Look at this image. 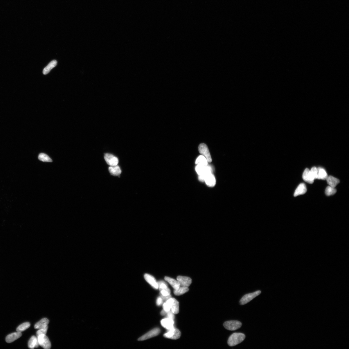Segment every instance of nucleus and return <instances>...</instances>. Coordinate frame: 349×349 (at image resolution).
<instances>
[{
	"mask_svg": "<svg viewBox=\"0 0 349 349\" xmlns=\"http://www.w3.org/2000/svg\"><path fill=\"white\" fill-rule=\"evenodd\" d=\"M261 293L260 290L257 291L255 292L245 294L243 296L240 301V304L243 305L247 304L255 297L258 296Z\"/></svg>",
	"mask_w": 349,
	"mask_h": 349,
	"instance_id": "obj_4",
	"label": "nucleus"
},
{
	"mask_svg": "<svg viewBox=\"0 0 349 349\" xmlns=\"http://www.w3.org/2000/svg\"><path fill=\"white\" fill-rule=\"evenodd\" d=\"M188 290L189 289L188 287H182L180 286L179 288L177 289L174 290V294L176 296H179L188 292Z\"/></svg>",
	"mask_w": 349,
	"mask_h": 349,
	"instance_id": "obj_25",
	"label": "nucleus"
},
{
	"mask_svg": "<svg viewBox=\"0 0 349 349\" xmlns=\"http://www.w3.org/2000/svg\"><path fill=\"white\" fill-rule=\"evenodd\" d=\"M161 332L160 329L156 328L148 332L144 335L140 337L138 339V341H144V340L152 338V337L158 336Z\"/></svg>",
	"mask_w": 349,
	"mask_h": 349,
	"instance_id": "obj_10",
	"label": "nucleus"
},
{
	"mask_svg": "<svg viewBox=\"0 0 349 349\" xmlns=\"http://www.w3.org/2000/svg\"><path fill=\"white\" fill-rule=\"evenodd\" d=\"M38 159L40 161L44 162H52V160L47 154L41 153L39 154Z\"/></svg>",
	"mask_w": 349,
	"mask_h": 349,
	"instance_id": "obj_27",
	"label": "nucleus"
},
{
	"mask_svg": "<svg viewBox=\"0 0 349 349\" xmlns=\"http://www.w3.org/2000/svg\"><path fill=\"white\" fill-rule=\"evenodd\" d=\"M168 330L167 332L164 334V337L165 338L176 340L179 339L181 337V333L178 329L174 327Z\"/></svg>",
	"mask_w": 349,
	"mask_h": 349,
	"instance_id": "obj_6",
	"label": "nucleus"
},
{
	"mask_svg": "<svg viewBox=\"0 0 349 349\" xmlns=\"http://www.w3.org/2000/svg\"><path fill=\"white\" fill-rule=\"evenodd\" d=\"M144 278L146 281L153 288L156 289H159L158 283L153 276L150 274H145L144 275Z\"/></svg>",
	"mask_w": 349,
	"mask_h": 349,
	"instance_id": "obj_14",
	"label": "nucleus"
},
{
	"mask_svg": "<svg viewBox=\"0 0 349 349\" xmlns=\"http://www.w3.org/2000/svg\"><path fill=\"white\" fill-rule=\"evenodd\" d=\"M199 179L200 181H205L209 187H213L215 185L216 179L212 173L208 174L202 178H199Z\"/></svg>",
	"mask_w": 349,
	"mask_h": 349,
	"instance_id": "obj_9",
	"label": "nucleus"
},
{
	"mask_svg": "<svg viewBox=\"0 0 349 349\" xmlns=\"http://www.w3.org/2000/svg\"><path fill=\"white\" fill-rule=\"evenodd\" d=\"M310 172L314 180L317 179L318 177V170L316 167H313L310 170Z\"/></svg>",
	"mask_w": 349,
	"mask_h": 349,
	"instance_id": "obj_30",
	"label": "nucleus"
},
{
	"mask_svg": "<svg viewBox=\"0 0 349 349\" xmlns=\"http://www.w3.org/2000/svg\"><path fill=\"white\" fill-rule=\"evenodd\" d=\"M245 338V336L244 334L234 333L229 337L228 340V345L230 347L236 346L243 341Z\"/></svg>",
	"mask_w": 349,
	"mask_h": 349,
	"instance_id": "obj_1",
	"label": "nucleus"
},
{
	"mask_svg": "<svg viewBox=\"0 0 349 349\" xmlns=\"http://www.w3.org/2000/svg\"><path fill=\"white\" fill-rule=\"evenodd\" d=\"M22 336L21 332H17L11 333L8 335L6 339V340L8 343H12L20 337Z\"/></svg>",
	"mask_w": 349,
	"mask_h": 349,
	"instance_id": "obj_16",
	"label": "nucleus"
},
{
	"mask_svg": "<svg viewBox=\"0 0 349 349\" xmlns=\"http://www.w3.org/2000/svg\"><path fill=\"white\" fill-rule=\"evenodd\" d=\"M318 170V177L317 179L326 180L328 177V175L326 171L323 168H317Z\"/></svg>",
	"mask_w": 349,
	"mask_h": 349,
	"instance_id": "obj_24",
	"label": "nucleus"
},
{
	"mask_svg": "<svg viewBox=\"0 0 349 349\" xmlns=\"http://www.w3.org/2000/svg\"><path fill=\"white\" fill-rule=\"evenodd\" d=\"M108 169L110 173L114 176H119L122 172L120 168L118 165L110 166Z\"/></svg>",
	"mask_w": 349,
	"mask_h": 349,
	"instance_id": "obj_19",
	"label": "nucleus"
},
{
	"mask_svg": "<svg viewBox=\"0 0 349 349\" xmlns=\"http://www.w3.org/2000/svg\"><path fill=\"white\" fill-rule=\"evenodd\" d=\"M303 178L305 182L310 184H312L314 179L308 168L305 169L303 174Z\"/></svg>",
	"mask_w": 349,
	"mask_h": 349,
	"instance_id": "obj_15",
	"label": "nucleus"
},
{
	"mask_svg": "<svg viewBox=\"0 0 349 349\" xmlns=\"http://www.w3.org/2000/svg\"><path fill=\"white\" fill-rule=\"evenodd\" d=\"M160 295H161V296H160L161 297L163 300L165 301H167L168 299L171 298V296L170 294L168 296H163L161 295V294H160Z\"/></svg>",
	"mask_w": 349,
	"mask_h": 349,
	"instance_id": "obj_36",
	"label": "nucleus"
},
{
	"mask_svg": "<svg viewBox=\"0 0 349 349\" xmlns=\"http://www.w3.org/2000/svg\"><path fill=\"white\" fill-rule=\"evenodd\" d=\"M337 192V190L336 188H333L328 186L327 188H326L325 190V194L327 196H330V195H334Z\"/></svg>",
	"mask_w": 349,
	"mask_h": 349,
	"instance_id": "obj_29",
	"label": "nucleus"
},
{
	"mask_svg": "<svg viewBox=\"0 0 349 349\" xmlns=\"http://www.w3.org/2000/svg\"><path fill=\"white\" fill-rule=\"evenodd\" d=\"M30 323L28 322H25L21 325H20L19 327L17 328L16 330L17 332H22L30 327Z\"/></svg>",
	"mask_w": 349,
	"mask_h": 349,
	"instance_id": "obj_28",
	"label": "nucleus"
},
{
	"mask_svg": "<svg viewBox=\"0 0 349 349\" xmlns=\"http://www.w3.org/2000/svg\"><path fill=\"white\" fill-rule=\"evenodd\" d=\"M28 348L31 349L38 348L39 344L37 337L34 336L31 337L28 341Z\"/></svg>",
	"mask_w": 349,
	"mask_h": 349,
	"instance_id": "obj_22",
	"label": "nucleus"
},
{
	"mask_svg": "<svg viewBox=\"0 0 349 349\" xmlns=\"http://www.w3.org/2000/svg\"><path fill=\"white\" fill-rule=\"evenodd\" d=\"M165 279L169 283L174 290L177 289L180 287L179 283L177 280L167 276L165 277Z\"/></svg>",
	"mask_w": 349,
	"mask_h": 349,
	"instance_id": "obj_21",
	"label": "nucleus"
},
{
	"mask_svg": "<svg viewBox=\"0 0 349 349\" xmlns=\"http://www.w3.org/2000/svg\"><path fill=\"white\" fill-rule=\"evenodd\" d=\"M177 280L179 283L181 287H188L192 283V280L190 277L179 276L177 277Z\"/></svg>",
	"mask_w": 349,
	"mask_h": 349,
	"instance_id": "obj_12",
	"label": "nucleus"
},
{
	"mask_svg": "<svg viewBox=\"0 0 349 349\" xmlns=\"http://www.w3.org/2000/svg\"><path fill=\"white\" fill-rule=\"evenodd\" d=\"M170 307V310L174 314L179 312V303L175 298H171L166 301Z\"/></svg>",
	"mask_w": 349,
	"mask_h": 349,
	"instance_id": "obj_8",
	"label": "nucleus"
},
{
	"mask_svg": "<svg viewBox=\"0 0 349 349\" xmlns=\"http://www.w3.org/2000/svg\"><path fill=\"white\" fill-rule=\"evenodd\" d=\"M167 312L164 310H162L161 312V314L163 316H165Z\"/></svg>",
	"mask_w": 349,
	"mask_h": 349,
	"instance_id": "obj_37",
	"label": "nucleus"
},
{
	"mask_svg": "<svg viewBox=\"0 0 349 349\" xmlns=\"http://www.w3.org/2000/svg\"><path fill=\"white\" fill-rule=\"evenodd\" d=\"M196 172L199 175V178H202L208 174L212 173L213 169L210 165L205 166L197 164L195 168Z\"/></svg>",
	"mask_w": 349,
	"mask_h": 349,
	"instance_id": "obj_2",
	"label": "nucleus"
},
{
	"mask_svg": "<svg viewBox=\"0 0 349 349\" xmlns=\"http://www.w3.org/2000/svg\"><path fill=\"white\" fill-rule=\"evenodd\" d=\"M326 180H327L328 184L330 186L334 188H335L340 182L339 179L331 176H328Z\"/></svg>",
	"mask_w": 349,
	"mask_h": 349,
	"instance_id": "obj_20",
	"label": "nucleus"
},
{
	"mask_svg": "<svg viewBox=\"0 0 349 349\" xmlns=\"http://www.w3.org/2000/svg\"><path fill=\"white\" fill-rule=\"evenodd\" d=\"M307 188L304 184H300L296 188L294 194V197L303 195L307 192Z\"/></svg>",
	"mask_w": 349,
	"mask_h": 349,
	"instance_id": "obj_17",
	"label": "nucleus"
},
{
	"mask_svg": "<svg viewBox=\"0 0 349 349\" xmlns=\"http://www.w3.org/2000/svg\"><path fill=\"white\" fill-rule=\"evenodd\" d=\"M208 162L207 159L205 156L203 155H201L197 159L195 164L196 165L199 164L207 166L208 165Z\"/></svg>",
	"mask_w": 349,
	"mask_h": 349,
	"instance_id": "obj_26",
	"label": "nucleus"
},
{
	"mask_svg": "<svg viewBox=\"0 0 349 349\" xmlns=\"http://www.w3.org/2000/svg\"><path fill=\"white\" fill-rule=\"evenodd\" d=\"M104 158L107 163L110 166L118 165V159L112 154H105Z\"/></svg>",
	"mask_w": 349,
	"mask_h": 349,
	"instance_id": "obj_11",
	"label": "nucleus"
},
{
	"mask_svg": "<svg viewBox=\"0 0 349 349\" xmlns=\"http://www.w3.org/2000/svg\"><path fill=\"white\" fill-rule=\"evenodd\" d=\"M242 325L241 322L235 320L226 321L224 324L225 328L230 331H234L238 330L242 327Z\"/></svg>",
	"mask_w": 349,
	"mask_h": 349,
	"instance_id": "obj_3",
	"label": "nucleus"
},
{
	"mask_svg": "<svg viewBox=\"0 0 349 349\" xmlns=\"http://www.w3.org/2000/svg\"><path fill=\"white\" fill-rule=\"evenodd\" d=\"M160 294L163 296H168L170 294V290L168 287L160 291Z\"/></svg>",
	"mask_w": 349,
	"mask_h": 349,
	"instance_id": "obj_32",
	"label": "nucleus"
},
{
	"mask_svg": "<svg viewBox=\"0 0 349 349\" xmlns=\"http://www.w3.org/2000/svg\"><path fill=\"white\" fill-rule=\"evenodd\" d=\"M48 329V326L45 328L39 329V330L37 331L36 333L37 337L42 334H46Z\"/></svg>",
	"mask_w": 349,
	"mask_h": 349,
	"instance_id": "obj_31",
	"label": "nucleus"
},
{
	"mask_svg": "<svg viewBox=\"0 0 349 349\" xmlns=\"http://www.w3.org/2000/svg\"><path fill=\"white\" fill-rule=\"evenodd\" d=\"M49 323V320L46 318L42 319L37 323L34 326L35 329H40L46 327Z\"/></svg>",
	"mask_w": 349,
	"mask_h": 349,
	"instance_id": "obj_18",
	"label": "nucleus"
},
{
	"mask_svg": "<svg viewBox=\"0 0 349 349\" xmlns=\"http://www.w3.org/2000/svg\"><path fill=\"white\" fill-rule=\"evenodd\" d=\"M198 148L200 153L202 155L204 156L205 157L208 162H211L212 160L210 151H209L207 145L204 143L200 144L199 145Z\"/></svg>",
	"mask_w": 349,
	"mask_h": 349,
	"instance_id": "obj_7",
	"label": "nucleus"
},
{
	"mask_svg": "<svg viewBox=\"0 0 349 349\" xmlns=\"http://www.w3.org/2000/svg\"><path fill=\"white\" fill-rule=\"evenodd\" d=\"M161 322L162 327L168 330H170L174 327V321L172 319L167 317L162 319Z\"/></svg>",
	"mask_w": 349,
	"mask_h": 349,
	"instance_id": "obj_13",
	"label": "nucleus"
},
{
	"mask_svg": "<svg viewBox=\"0 0 349 349\" xmlns=\"http://www.w3.org/2000/svg\"><path fill=\"white\" fill-rule=\"evenodd\" d=\"M37 337L39 345L45 349L51 348V343L49 339L46 334H41Z\"/></svg>",
	"mask_w": 349,
	"mask_h": 349,
	"instance_id": "obj_5",
	"label": "nucleus"
},
{
	"mask_svg": "<svg viewBox=\"0 0 349 349\" xmlns=\"http://www.w3.org/2000/svg\"><path fill=\"white\" fill-rule=\"evenodd\" d=\"M174 314L171 310L167 312L166 315L168 318H170L174 320Z\"/></svg>",
	"mask_w": 349,
	"mask_h": 349,
	"instance_id": "obj_34",
	"label": "nucleus"
},
{
	"mask_svg": "<svg viewBox=\"0 0 349 349\" xmlns=\"http://www.w3.org/2000/svg\"><path fill=\"white\" fill-rule=\"evenodd\" d=\"M57 64V62L55 60H54L51 61L48 64L47 66L44 68L43 71V73L44 75H46V74L50 73L51 69L56 66Z\"/></svg>",
	"mask_w": 349,
	"mask_h": 349,
	"instance_id": "obj_23",
	"label": "nucleus"
},
{
	"mask_svg": "<svg viewBox=\"0 0 349 349\" xmlns=\"http://www.w3.org/2000/svg\"><path fill=\"white\" fill-rule=\"evenodd\" d=\"M163 302V300L161 296L158 297L156 300V305L158 306L161 305Z\"/></svg>",
	"mask_w": 349,
	"mask_h": 349,
	"instance_id": "obj_35",
	"label": "nucleus"
},
{
	"mask_svg": "<svg viewBox=\"0 0 349 349\" xmlns=\"http://www.w3.org/2000/svg\"><path fill=\"white\" fill-rule=\"evenodd\" d=\"M163 310H164L165 312H167L170 310L169 305L168 304V303L166 302H165L163 304Z\"/></svg>",
	"mask_w": 349,
	"mask_h": 349,
	"instance_id": "obj_33",
	"label": "nucleus"
}]
</instances>
